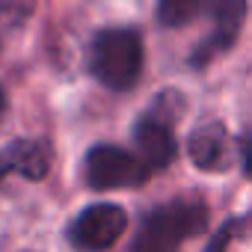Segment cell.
<instances>
[{"instance_id":"6da1fadb","label":"cell","mask_w":252,"mask_h":252,"mask_svg":"<svg viewBox=\"0 0 252 252\" xmlns=\"http://www.w3.org/2000/svg\"><path fill=\"white\" fill-rule=\"evenodd\" d=\"M208 222V208L199 199H178L149 211L137 228L131 252H178L190 234Z\"/></svg>"},{"instance_id":"7a4b0ae2","label":"cell","mask_w":252,"mask_h":252,"mask_svg":"<svg viewBox=\"0 0 252 252\" xmlns=\"http://www.w3.org/2000/svg\"><path fill=\"white\" fill-rule=\"evenodd\" d=\"M92 74L116 92L131 89L143 71V39L137 30L128 27H110L101 30L89 51Z\"/></svg>"},{"instance_id":"3957f363","label":"cell","mask_w":252,"mask_h":252,"mask_svg":"<svg viewBox=\"0 0 252 252\" xmlns=\"http://www.w3.org/2000/svg\"><path fill=\"white\" fill-rule=\"evenodd\" d=\"M152 166L119 146H95L86 155V181L95 190H116V187H137L149 178Z\"/></svg>"},{"instance_id":"277c9868","label":"cell","mask_w":252,"mask_h":252,"mask_svg":"<svg viewBox=\"0 0 252 252\" xmlns=\"http://www.w3.org/2000/svg\"><path fill=\"white\" fill-rule=\"evenodd\" d=\"M125 228H128L125 208H119L113 202H98L77 214V220L71 222V240L80 249L101 252V249H110L125 234Z\"/></svg>"},{"instance_id":"5b68a950","label":"cell","mask_w":252,"mask_h":252,"mask_svg":"<svg viewBox=\"0 0 252 252\" xmlns=\"http://www.w3.org/2000/svg\"><path fill=\"white\" fill-rule=\"evenodd\" d=\"M134 146H137V155L152 169L169 166L175 160V155H178V143H175V134H172V125L163 116H155V113L140 116V122L134 125Z\"/></svg>"},{"instance_id":"8992f818","label":"cell","mask_w":252,"mask_h":252,"mask_svg":"<svg viewBox=\"0 0 252 252\" xmlns=\"http://www.w3.org/2000/svg\"><path fill=\"white\" fill-rule=\"evenodd\" d=\"M211 12H214V33H211V39H205L199 45V51L193 57L196 65H205L214 54L228 51L237 42L243 18H246V0H211Z\"/></svg>"},{"instance_id":"52a82bcc","label":"cell","mask_w":252,"mask_h":252,"mask_svg":"<svg viewBox=\"0 0 252 252\" xmlns=\"http://www.w3.org/2000/svg\"><path fill=\"white\" fill-rule=\"evenodd\" d=\"M187 152H190V160L205 169V172H222L228 166V131L222 122H205L190 134L187 140Z\"/></svg>"},{"instance_id":"ba28073f","label":"cell","mask_w":252,"mask_h":252,"mask_svg":"<svg viewBox=\"0 0 252 252\" xmlns=\"http://www.w3.org/2000/svg\"><path fill=\"white\" fill-rule=\"evenodd\" d=\"M51 169V155L42 143L18 140L0 152V181L6 175H21L27 181H42Z\"/></svg>"},{"instance_id":"9c48e42d","label":"cell","mask_w":252,"mask_h":252,"mask_svg":"<svg viewBox=\"0 0 252 252\" xmlns=\"http://www.w3.org/2000/svg\"><path fill=\"white\" fill-rule=\"evenodd\" d=\"M208 0H158V21L163 27H184L202 15Z\"/></svg>"},{"instance_id":"30bf717a","label":"cell","mask_w":252,"mask_h":252,"mask_svg":"<svg viewBox=\"0 0 252 252\" xmlns=\"http://www.w3.org/2000/svg\"><path fill=\"white\" fill-rule=\"evenodd\" d=\"M33 15V0H0V24L18 27Z\"/></svg>"},{"instance_id":"8fae6325","label":"cell","mask_w":252,"mask_h":252,"mask_svg":"<svg viewBox=\"0 0 252 252\" xmlns=\"http://www.w3.org/2000/svg\"><path fill=\"white\" fill-rule=\"evenodd\" d=\"M234 228H237V220H228V222H222L220 225V231L211 237V243L205 246V252H225L228 249V243H231V234H234Z\"/></svg>"},{"instance_id":"7c38bea8","label":"cell","mask_w":252,"mask_h":252,"mask_svg":"<svg viewBox=\"0 0 252 252\" xmlns=\"http://www.w3.org/2000/svg\"><path fill=\"white\" fill-rule=\"evenodd\" d=\"M243 169H246V175L252 178V134L243 140Z\"/></svg>"},{"instance_id":"4fadbf2b","label":"cell","mask_w":252,"mask_h":252,"mask_svg":"<svg viewBox=\"0 0 252 252\" xmlns=\"http://www.w3.org/2000/svg\"><path fill=\"white\" fill-rule=\"evenodd\" d=\"M3 110H6V95H3V89H0V116H3Z\"/></svg>"}]
</instances>
